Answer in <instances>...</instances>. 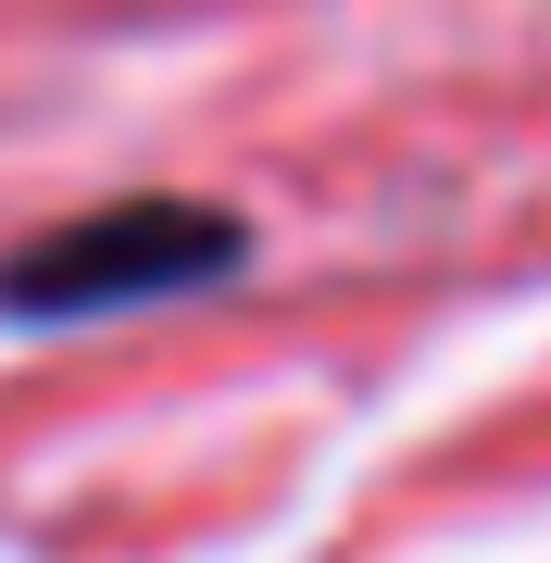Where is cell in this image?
<instances>
[{"label":"cell","mask_w":551,"mask_h":563,"mask_svg":"<svg viewBox=\"0 0 551 563\" xmlns=\"http://www.w3.org/2000/svg\"><path fill=\"white\" fill-rule=\"evenodd\" d=\"M239 213L213 201H176V188H139V201H101V213H63L38 239L0 251V313L25 325H88V313H139V301H176V288H213L239 263Z\"/></svg>","instance_id":"1"}]
</instances>
